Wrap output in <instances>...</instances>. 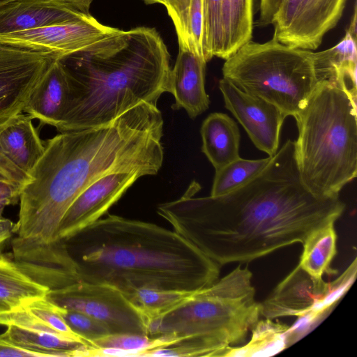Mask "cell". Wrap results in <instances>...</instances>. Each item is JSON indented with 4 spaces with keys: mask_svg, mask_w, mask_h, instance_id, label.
I'll use <instances>...</instances> for the list:
<instances>
[{
    "mask_svg": "<svg viewBox=\"0 0 357 357\" xmlns=\"http://www.w3.org/2000/svg\"><path fill=\"white\" fill-rule=\"evenodd\" d=\"M193 182L179 199L158 206L173 230L220 266L245 263L335 223L345 205L338 197H320L302 182L288 139L254 178L223 195L195 197Z\"/></svg>",
    "mask_w": 357,
    "mask_h": 357,
    "instance_id": "6da1fadb",
    "label": "cell"
},
{
    "mask_svg": "<svg viewBox=\"0 0 357 357\" xmlns=\"http://www.w3.org/2000/svg\"><path fill=\"white\" fill-rule=\"evenodd\" d=\"M163 125L157 105L144 102L105 125L48 139L22 188L13 234L38 243L55 241L68 208L99 178L121 171L158 174L164 159Z\"/></svg>",
    "mask_w": 357,
    "mask_h": 357,
    "instance_id": "7a4b0ae2",
    "label": "cell"
},
{
    "mask_svg": "<svg viewBox=\"0 0 357 357\" xmlns=\"http://www.w3.org/2000/svg\"><path fill=\"white\" fill-rule=\"evenodd\" d=\"M80 280L135 289L199 291L220 267L179 235L155 224L109 214L63 240Z\"/></svg>",
    "mask_w": 357,
    "mask_h": 357,
    "instance_id": "3957f363",
    "label": "cell"
},
{
    "mask_svg": "<svg viewBox=\"0 0 357 357\" xmlns=\"http://www.w3.org/2000/svg\"><path fill=\"white\" fill-rule=\"evenodd\" d=\"M59 60L70 87L60 132L105 125L141 103L157 105L168 91L170 54L153 28L120 30Z\"/></svg>",
    "mask_w": 357,
    "mask_h": 357,
    "instance_id": "277c9868",
    "label": "cell"
},
{
    "mask_svg": "<svg viewBox=\"0 0 357 357\" xmlns=\"http://www.w3.org/2000/svg\"><path fill=\"white\" fill-rule=\"evenodd\" d=\"M356 96L321 82L294 117V153L301 179L312 193L338 197L357 175Z\"/></svg>",
    "mask_w": 357,
    "mask_h": 357,
    "instance_id": "5b68a950",
    "label": "cell"
},
{
    "mask_svg": "<svg viewBox=\"0 0 357 357\" xmlns=\"http://www.w3.org/2000/svg\"><path fill=\"white\" fill-rule=\"evenodd\" d=\"M252 273L238 266L212 285L193 293L171 310L149 319L148 335L202 336L223 349L243 342L258 321Z\"/></svg>",
    "mask_w": 357,
    "mask_h": 357,
    "instance_id": "8992f818",
    "label": "cell"
},
{
    "mask_svg": "<svg viewBox=\"0 0 357 357\" xmlns=\"http://www.w3.org/2000/svg\"><path fill=\"white\" fill-rule=\"evenodd\" d=\"M223 78L294 116L320 83L312 50L249 40L225 59Z\"/></svg>",
    "mask_w": 357,
    "mask_h": 357,
    "instance_id": "52a82bcc",
    "label": "cell"
},
{
    "mask_svg": "<svg viewBox=\"0 0 357 357\" xmlns=\"http://www.w3.org/2000/svg\"><path fill=\"white\" fill-rule=\"evenodd\" d=\"M356 276V258L337 279L325 282L311 275L298 264L259 303V314L266 319L296 316L303 324L289 327L287 335L305 323L317 320L348 291Z\"/></svg>",
    "mask_w": 357,
    "mask_h": 357,
    "instance_id": "ba28073f",
    "label": "cell"
},
{
    "mask_svg": "<svg viewBox=\"0 0 357 357\" xmlns=\"http://www.w3.org/2000/svg\"><path fill=\"white\" fill-rule=\"evenodd\" d=\"M45 298L59 307L96 319L107 327L110 334L148 335L146 317L123 291L111 284L79 280L49 290Z\"/></svg>",
    "mask_w": 357,
    "mask_h": 357,
    "instance_id": "9c48e42d",
    "label": "cell"
},
{
    "mask_svg": "<svg viewBox=\"0 0 357 357\" xmlns=\"http://www.w3.org/2000/svg\"><path fill=\"white\" fill-rule=\"evenodd\" d=\"M50 53L0 44V127L23 112L51 63Z\"/></svg>",
    "mask_w": 357,
    "mask_h": 357,
    "instance_id": "30bf717a",
    "label": "cell"
},
{
    "mask_svg": "<svg viewBox=\"0 0 357 357\" xmlns=\"http://www.w3.org/2000/svg\"><path fill=\"white\" fill-rule=\"evenodd\" d=\"M120 29L100 23L92 15L73 22L0 35V44L47 52L58 59L106 40Z\"/></svg>",
    "mask_w": 357,
    "mask_h": 357,
    "instance_id": "8fae6325",
    "label": "cell"
},
{
    "mask_svg": "<svg viewBox=\"0 0 357 357\" xmlns=\"http://www.w3.org/2000/svg\"><path fill=\"white\" fill-rule=\"evenodd\" d=\"M219 89L225 107L241 124L255 146L268 156L275 155L287 116L272 103L243 91L223 77L219 81Z\"/></svg>",
    "mask_w": 357,
    "mask_h": 357,
    "instance_id": "7c38bea8",
    "label": "cell"
},
{
    "mask_svg": "<svg viewBox=\"0 0 357 357\" xmlns=\"http://www.w3.org/2000/svg\"><path fill=\"white\" fill-rule=\"evenodd\" d=\"M11 245L12 259L17 266L50 290L80 280L63 240L43 243L15 236Z\"/></svg>",
    "mask_w": 357,
    "mask_h": 357,
    "instance_id": "4fadbf2b",
    "label": "cell"
},
{
    "mask_svg": "<svg viewBox=\"0 0 357 357\" xmlns=\"http://www.w3.org/2000/svg\"><path fill=\"white\" fill-rule=\"evenodd\" d=\"M142 176L137 172H116L89 185L65 213L56 233L57 240H65L100 219Z\"/></svg>",
    "mask_w": 357,
    "mask_h": 357,
    "instance_id": "5bb4252c",
    "label": "cell"
},
{
    "mask_svg": "<svg viewBox=\"0 0 357 357\" xmlns=\"http://www.w3.org/2000/svg\"><path fill=\"white\" fill-rule=\"evenodd\" d=\"M31 120L22 113L0 127V180L21 190L45 151Z\"/></svg>",
    "mask_w": 357,
    "mask_h": 357,
    "instance_id": "9a60e30c",
    "label": "cell"
},
{
    "mask_svg": "<svg viewBox=\"0 0 357 357\" xmlns=\"http://www.w3.org/2000/svg\"><path fill=\"white\" fill-rule=\"evenodd\" d=\"M346 0H303L289 28L276 40L314 50L340 20Z\"/></svg>",
    "mask_w": 357,
    "mask_h": 357,
    "instance_id": "2e32d148",
    "label": "cell"
},
{
    "mask_svg": "<svg viewBox=\"0 0 357 357\" xmlns=\"http://www.w3.org/2000/svg\"><path fill=\"white\" fill-rule=\"evenodd\" d=\"M89 15L59 0H16L0 7V35L77 21Z\"/></svg>",
    "mask_w": 357,
    "mask_h": 357,
    "instance_id": "e0dca14e",
    "label": "cell"
},
{
    "mask_svg": "<svg viewBox=\"0 0 357 357\" xmlns=\"http://www.w3.org/2000/svg\"><path fill=\"white\" fill-rule=\"evenodd\" d=\"M206 62L199 55L179 49L170 70L168 91L175 99L174 109H184L191 119L205 112L210 100L205 89Z\"/></svg>",
    "mask_w": 357,
    "mask_h": 357,
    "instance_id": "ac0fdd59",
    "label": "cell"
},
{
    "mask_svg": "<svg viewBox=\"0 0 357 357\" xmlns=\"http://www.w3.org/2000/svg\"><path fill=\"white\" fill-rule=\"evenodd\" d=\"M69 89L66 71L56 59L33 89L23 112L41 124L56 128L68 102Z\"/></svg>",
    "mask_w": 357,
    "mask_h": 357,
    "instance_id": "d6986e66",
    "label": "cell"
},
{
    "mask_svg": "<svg viewBox=\"0 0 357 357\" xmlns=\"http://www.w3.org/2000/svg\"><path fill=\"white\" fill-rule=\"evenodd\" d=\"M319 81L335 82L356 95V10L342 39L328 50L314 52Z\"/></svg>",
    "mask_w": 357,
    "mask_h": 357,
    "instance_id": "ffe728a7",
    "label": "cell"
},
{
    "mask_svg": "<svg viewBox=\"0 0 357 357\" xmlns=\"http://www.w3.org/2000/svg\"><path fill=\"white\" fill-rule=\"evenodd\" d=\"M202 151L215 170L238 158L241 135L236 123L228 115L215 112L202 123Z\"/></svg>",
    "mask_w": 357,
    "mask_h": 357,
    "instance_id": "44dd1931",
    "label": "cell"
},
{
    "mask_svg": "<svg viewBox=\"0 0 357 357\" xmlns=\"http://www.w3.org/2000/svg\"><path fill=\"white\" fill-rule=\"evenodd\" d=\"M1 335L10 344L34 353L38 357L75 356L77 350L88 347L82 341L40 328L8 326Z\"/></svg>",
    "mask_w": 357,
    "mask_h": 357,
    "instance_id": "7402d4cb",
    "label": "cell"
},
{
    "mask_svg": "<svg viewBox=\"0 0 357 357\" xmlns=\"http://www.w3.org/2000/svg\"><path fill=\"white\" fill-rule=\"evenodd\" d=\"M178 37L179 49L199 55L207 63L202 0H163Z\"/></svg>",
    "mask_w": 357,
    "mask_h": 357,
    "instance_id": "603a6c76",
    "label": "cell"
},
{
    "mask_svg": "<svg viewBox=\"0 0 357 357\" xmlns=\"http://www.w3.org/2000/svg\"><path fill=\"white\" fill-rule=\"evenodd\" d=\"M49 290L23 273L12 257L0 254V314L45 297Z\"/></svg>",
    "mask_w": 357,
    "mask_h": 357,
    "instance_id": "cb8c5ba5",
    "label": "cell"
},
{
    "mask_svg": "<svg viewBox=\"0 0 357 357\" xmlns=\"http://www.w3.org/2000/svg\"><path fill=\"white\" fill-rule=\"evenodd\" d=\"M254 0H222V59H227L251 40Z\"/></svg>",
    "mask_w": 357,
    "mask_h": 357,
    "instance_id": "d4e9b609",
    "label": "cell"
},
{
    "mask_svg": "<svg viewBox=\"0 0 357 357\" xmlns=\"http://www.w3.org/2000/svg\"><path fill=\"white\" fill-rule=\"evenodd\" d=\"M334 224H328L315 230L302 243L303 250L298 265L315 278H322L325 274L336 273L331 267L337 252Z\"/></svg>",
    "mask_w": 357,
    "mask_h": 357,
    "instance_id": "484cf974",
    "label": "cell"
},
{
    "mask_svg": "<svg viewBox=\"0 0 357 357\" xmlns=\"http://www.w3.org/2000/svg\"><path fill=\"white\" fill-rule=\"evenodd\" d=\"M289 327L274 323L270 319L257 321L252 330L250 341L243 347H229L222 356H267L280 352L287 347Z\"/></svg>",
    "mask_w": 357,
    "mask_h": 357,
    "instance_id": "4316f807",
    "label": "cell"
},
{
    "mask_svg": "<svg viewBox=\"0 0 357 357\" xmlns=\"http://www.w3.org/2000/svg\"><path fill=\"white\" fill-rule=\"evenodd\" d=\"M271 158L248 160L239 157L215 170L211 196L227 194L247 183L266 167Z\"/></svg>",
    "mask_w": 357,
    "mask_h": 357,
    "instance_id": "83f0119b",
    "label": "cell"
},
{
    "mask_svg": "<svg viewBox=\"0 0 357 357\" xmlns=\"http://www.w3.org/2000/svg\"><path fill=\"white\" fill-rule=\"evenodd\" d=\"M195 291L142 287L124 294L148 322L182 303Z\"/></svg>",
    "mask_w": 357,
    "mask_h": 357,
    "instance_id": "f1b7e54d",
    "label": "cell"
},
{
    "mask_svg": "<svg viewBox=\"0 0 357 357\" xmlns=\"http://www.w3.org/2000/svg\"><path fill=\"white\" fill-rule=\"evenodd\" d=\"M182 339L174 335L150 337L132 333H113L91 342L89 347L119 349L129 351L130 356H142L149 350L169 347Z\"/></svg>",
    "mask_w": 357,
    "mask_h": 357,
    "instance_id": "f546056e",
    "label": "cell"
},
{
    "mask_svg": "<svg viewBox=\"0 0 357 357\" xmlns=\"http://www.w3.org/2000/svg\"><path fill=\"white\" fill-rule=\"evenodd\" d=\"M204 38L206 54L222 59L223 43L222 0H202Z\"/></svg>",
    "mask_w": 357,
    "mask_h": 357,
    "instance_id": "4dcf8cb0",
    "label": "cell"
},
{
    "mask_svg": "<svg viewBox=\"0 0 357 357\" xmlns=\"http://www.w3.org/2000/svg\"><path fill=\"white\" fill-rule=\"evenodd\" d=\"M24 306L56 333L86 344L66 322L61 314V307L50 301L45 297L33 300ZM86 345L87 346L86 344Z\"/></svg>",
    "mask_w": 357,
    "mask_h": 357,
    "instance_id": "1f68e13d",
    "label": "cell"
},
{
    "mask_svg": "<svg viewBox=\"0 0 357 357\" xmlns=\"http://www.w3.org/2000/svg\"><path fill=\"white\" fill-rule=\"evenodd\" d=\"M61 314L67 324L88 347L91 342L110 334L105 325L86 314L63 307Z\"/></svg>",
    "mask_w": 357,
    "mask_h": 357,
    "instance_id": "d6a6232c",
    "label": "cell"
},
{
    "mask_svg": "<svg viewBox=\"0 0 357 357\" xmlns=\"http://www.w3.org/2000/svg\"><path fill=\"white\" fill-rule=\"evenodd\" d=\"M303 0H282L272 24L274 26L273 37L278 39L290 26Z\"/></svg>",
    "mask_w": 357,
    "mask_h": 357,
    "instance_id": "836d02e7",
    "label": "cell"
},
{
    "mask_svg": "<svg viewBox=\"0 0 357 357\" xmlns=\"http://www.w3.org/2000/svg\"><path fill=\"white\" fill-rule=\"evenodd\" d=\"M20 188L0 180V215L6 206L20 201Z\"/></svg>",
    "mask_w": 357,
    "mask_h": 357,
    "instance_id": "e575fe53",
    "label": "cell"
},
{
    "mask_svg": "<svg viewBox=\"0 0 357 357\" xmlns=\"http://www.w3.org/2000/svg\"><path fill=\"white\" fill-rule=\"evenodd\" d=\"M282 0H259V17L258 24H272L274 16Z\"/></svg>",
    "mask_w": 357,
    "mask_h": 357,
    "instance_id": "d590c367",
    "label": "cell"
},
{
    "mask_svg": "<svg viewBox=\"0 0 357 357\" xmlns=\"http://www.w3.org/2000/svg\"><path fill=\"white\" fill-rule=\"evenodd\" d=\"M7 356L38 357L37 354L34 353L10 344L6 342L0 334V357Z\"/></svg>",
    "mask_w": 357,
    "mask_h": 357,
    "instance_id": "8d00e7d4",
    "label": "cell"
},
{
    "mask_svg": "<svg viewBox=\"0 0 357 357\" xmlns=\"http://www.w3.org/2000/svg\"><path fill=\"white\" fill-rule=\"evenodd\" d=\"M14 223L8 218L0 215V250L13 234Z\"/></svg>",
    "mask_w": 357,
    "mask_h": 357,
    "instance_id": "74e56055",
    "label": "cell"
},
{
    "mask_svg": "<svg viewBox=\"0 0 357 357\" xmlns=\"http://www.w3.org/2000/svg\"><path fill=\"white\" fill-rule=\"evenodd\" d=\"M66 5L86 14H89V8L93 0H59Z\"/></svg>",
    "mask_w": 357,
    "mask_h": 357,
    "instance_id": "f35d334b",
    "label": "cell"
},
{
    "mask_svg": "<svg viewBox=\"0 0 357 357\" xmlns=\"http://www.w3.org/2000/svg\"><path fill=\"white\" fill-rule=\"evenodd\" d=\"M147 4L162 3L163 0H143Z\"/></svg>",
    "mask_w": 357,
    "mask_h": 357,
    "instance_id": "ab89813d",
    "label": "cell"
},
{
    "mask_svg": "<svg viewBox=\"0 0 357 357\" xmlns=\"http://www.w3.org/2000/svg\"><path fill=\"white\" fill-rule=\"evenodd\" d=\"M13 1L16 0H0V7Z\"/></svg>",
    "mask_w": 357,
    "mask_h": 357,
    "instance_id": "60d3db41",
    "label": "cell"
}]
</instances>
